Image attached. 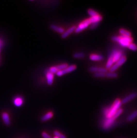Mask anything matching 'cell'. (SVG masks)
Wrapping results in <instances>:
<instances>
[{"mask_svg": "<svg viewBox=\"0 0 137 138\" xmlns=\"http://www.w3.org/2000/svg\"><path fill=\"white\" fill-rule=\"evenodd\" d=\"M121 105V100L119 99H117L110 107L105 109L103 112L105 118H110L113 117L120 109Z\"/></svg>", "mask_w": 137, "mask_h": 138, "instance_id": "6da1fadb", "label": "cell"}, {"mask_svg": "<svg viewBox=\"0 0 137 138\" xmlns=\"http://www.w3.org/2000/svg\"><path fill=\"white\" fill-rule=\"evenodd\" d=\"M111 40L114 42L119 43L121 46L124 47H128L129 44L131 43L133 40L131 37H126L123 35H121L120 36H113L111 38Z\"/></svg>", "mask_w": 137, "mask_h": 138, "instance_id": "7a4b0ae2", "label": "cell"}, {"mask_svg": "<svg viewBox=\"0 0 137 138\" xmlns=\"http://www.w3.org/2000/svg\"><path fill=\"white\" fill-rule=\"evenodd\" d=\"M122 111L123 110L121 109H120L113 117L110 118H105L103 122V128L106 130L109 129L113 125L116 119L122 113Z\"/></svg>", "mask_w": 137, "mask_h": 138, "instance_id": "3957f363", "label": "cell"}, {"mask_svg": "<svg viewBox=\"0 0 137 138\" xmlns=\"http://www.w3.org/2000/svg\"><path fill=\"white\" fill-rule=\"evenodd\" d=\"M91 22L89 18L86 19L81 22L79 24L78 27H76L75 30V32L76 33H79L81 32L82 30H85L89 25L91 24Z\"/></svg>", "mask_w": 137, "mask_h": 138, "instance_id": "277c9868", "label": "cell"}, {"mask_svg": "<svg viewBox=\"0 0 137 138\" xmlns=\"http://www.w3.org/2000/svg\"><path fill=\"white\" fill-rule=\"evenodd\" d=\"M77 68L76 66L75 65H72L69 66L67 68H65L63 70L59 71L56 74L58 76H62L67 73H70L75 70Z\"/></svg>", "mask_w": 137, "mask_h": 138, "instance_id": "5b68a950", "label": "cell"}, {"mask_svg": "<svg viewBox=\"0 0 137 138\" xmlns=\"http://www.w3.org/2000/svg\"><path fill=\"white\" fill-rule=\"evenodd\" d=\"M110 55L113 57L114 63H116L120 59V58L122 57L124 55L122 52L121 51L114 50L112 52L111 54H110Z\"/></svg>", "mask_w": 137, "mask_h": 138, "instance_id": "8992f818", "label": "cell"}, {"mask_svg": "<svg viewBox=\"0 0 137 138\" xmlns=\"http://www.w3.org/2000/svg\"><path fill=\"white\" fill-rule=\"evenodd\" d=\"M89 71L90 72L93 73H107V69L105 68H100L97 67H91L89 68Z\"/></svg>", "mask_w": 137, "mask_h": 138, "instance_id": "52a82bcc", "label": "cell"}, {"mask_svg": "<svg viewBox=\"0 0 137 138\" xmlns=\"http://www.w3.org/2000/svg\"><path fill=\"white\" fill-rule=\"evenodd\" d=\"M137 97V92H133L129 95L127 96L126 98H124L121 101V103L123 104H126V103L128 102L129 101L134 99L135 98Z\"/></svg>", "mask_w": 137, "mask_h": 138, "instance_id": "ba28073f", "label": "cell"}, {"mask_svg": "<svg viewBox=\"0 0 137 138\" xmlns=\"http://www.w3.org/2000/svg\"><path fill=\"white\" fill-rule=\"evenodd\" d=\"M46 75L47 82L48 85H51L54 83V74L49 72L48 70L47 72H46Z\"/></svg>", "mask_w": 137, "mask_h": 138, "instance_id": "9c48e42d", "label": "cell"}, {"mask_svg": "<svg viewBox=\"0 0 137 138\" xmlns=\"http://www.w3.org/2000/svg\"><path fill=\"white\" fill-rule=\"evenodd\" d=\"M76 27L75 26H73L72 27H70L69 29L64 31L62 35V38H67V37H68L70 34H71L74 31H75Z\"/></svg>", "mask_w": 137, "mask_h": 138, "instance_id": "30bf717a", "label": "cell"}, {"mask_svg": "<svg viewBox=\"0 0 137 138\" xmlns=\"http://www.w3.org/2000/svg\"><path fill=\"white\" fill-rule=\"evenodd\" d=\"M2 118L3 119L4 123L6 125H9L11 123L10 117L9 116L8 114L6 112H4L2 114Z\"/></svg>", "mask_w": 137, "mask_h": 138, "instance_id": "8fae6325", "label": "cell"}, {"mask_svg": "<svg viewBox=\"0 0 137 138\" xmlns=\"http://www.w3.org/2000/svg\"><path fill=\"white\" fill-rule=\"evenodd\" d=\"M23 99L21 97H17L14 98V105L17 107H20L23 104Z\"/></svg>", "mask_w": 137, "mask_h": 138, "instance_id": "7c38bea8", "label": "cell"}, {"mask_svg": "<svg viewBox=\"0 0 137 138\" xmlns=\"http://www.w3.org/2000/svg\"><path fill=\"white\" fill-rule=\"evenodd\" d=\"M89 59L92 61H101L103 59V56L99 55L92 54L90 55Z\"/></svg>", "mask_w": 137, "mask_h": 138, "instance_id": "4fadbf2b", "label": "cell"}, {"mask_svg": "<svg viewBox=\"0 0 137 138\" xmlns=\"http://www.w3.org/2000/svg\"><path fill=\"white\" fill-rule=\"evenodd\" d=\"M50 27H51L52 30L56 31V32L60 33V34H62L64 32V29L63 28L60 27L58 26H56L55 25H52Z\"/></svg>", "mask_w": 137, "mask_h": 138, "instance_id": "5bb4252c", "label": "cell"}, {"mask_svg": "<svg viewBox=\"0 0 137 138\" xmlns=\"http://www.w3.org/2000/svg\"><path fill=\"white\" fill-rule=\"evenodd\" d=\"M53 116H54V114L51 111L48 112L41 118V120L43 122L47 121L52 119Z\"/></svg>", "mask_w": 137, "mask_h": 138, "instance_id": "9a60e30c", "label": "cell"}, {"mask_svg": "<svg viewBox=\"0 0 137 138\" xmlns=\"http://www.w3.org/2000/svg\"><path fill=\"white\" fill-rule=\"evenodd\" d=\"M89 19L91 21V23H94L95 22H100V21L102 20V17L101 15H98L97 16L94 17H90Z\"/></svg>", "mask_w": 137, "mask_h": 138, "instance_id": "2e32d148", "label": "cell"}, {"mask_svg": "<svg viewBox=\"0 0 137 138\" xmlns=\"http://www.w3.org/2000/svg\"><path fill=\"white\" fill-rule=\"evenodd\" d=\"M113 63H114V62H113V57L112 56L110 55V57L109 58V59H108V60L107 64H106L105 68L106 69H109L111 68V67L113 64Z\"/></svg>", "mask_w": 137, "mask_h": 138, "instance_id": "e0dca14e", "label": "cell"}, {"mask_svg": "<svg viewBox=\"0 0 137 138\" xmlns=\"http://www.w3.org/2000/svg\"><path fill=\"white\" fill-rule=\"evenodd\" d=\"M126 57L125 55H123L122 57L120 58V59L118 60V61L116 62L115 64L118 66V67H120L126 61Z\"/></svg>", "mask_w": 137, "mask_h": 138, "instance_id": "ac0fdd59", "label": "cell"}, {"mask_svg": "<svg viewBox=\"0 0 137 138\" xmlns=\"http://www.w3.org/2000/svg\"><path fill=\"white\" fill-rule=\"evenodd\" d=\"M119 32L121 34V35H123L126 37H130L131 34L130 32L126 30H124L123 29H121L119 30Z\"/></svg>", "mask_w": 137, "mask_h": 138, "instance_id": "d6986e66", "label": "cell"}, {"mask_svg": "<svg viewBox=\"0 0 137 138\" xmlns=\"http://www.w3.org/2000/svg\"><path fill=\"white\" fill-rule=\"evenodd\" d=\"M118 76V75L117 73H115L114 72L113 73H105V77L108 78H115Z\"/></svg>", "mask_w": 137, "mask_h": 138, "instance_id": "ffe728a7", "label": "cell"}, {"mask_svg": "<svg viewBox=\"0 0 137 138\" xmlns=\"http://www.w3.org/2000/svg\"><path fill=\"white\" fill-rule=\"evenodd\" d=\"M88 14H89V15L91 17H94L97 16L98 15H99L98 13L96 12L93 9H89L88 10Z\"/></svg>", "mask_w": 137, "mask_h": 138, "instance_id": "44dd1931", "label": "cell"}, {"mask_svg": "<svg viewBox=\"0 0 137 138\" xmlns=\"http://www.w3.org/2000/svg\"><path fill=\"white\" fill-rule=\"evenodd\" d=\"M137 117V111H135L128 117L127 120L128 121H131L135 119Z\"/></svg>", "mask_w": 137, "mask_h": 138, "instance_id": "7402d4cb", "label": "cell"}, {"mask_svg": "<svg viewBox=\"0 0 137 138\" xmlns=\"http://www.w3.org/2000/svg\"><path fill=\"white\" fill-rule=\"evenodd\" d=\"M68 64L66 63H64V64H61L56 66V68H57L58 71H59L63 70L65 68H67L68 67Z\"/></svg>", "mask_w": 137, "mask_h": 138, "instance_id": "603a6c76", "label": "cell"}, {"mask_svg": "<svg viewBox=\"0 0 137 138\" xmlns=\"http://www.w3.org/2000/svg\"><path fill=\"white\" fill-rule=\"evenodd\" d=\"M73 56L75 59H82L85 57V54L82 52H78L73 55Z\"/></svg>", "mask_w": 137, "mask_h": 138, "instance_id": "cb8c5ba5", "label": "cell"}, {"mask_svg": "<svg viewBox=\"0 0 137 138\" xmlns=\"http://www.w3.org/2000/svg\"><path fill=\"white\" fill-rule=\"evenodd\" d=\"M128 47L129 49L133 51H137V46L134 43H130L128 46Z\"/></svg>", "mask_w": 137, "mask_h": 138, "instance_id": "d4e9b609", "label": "cell"}, {"mask_svg": "<svg viewBox=\"0 0 137 138\" xmlns=\"http://www.w3.org/2000/svg\"><path fill=\"white\" fill-rule=\"evenodd\" d=\"M94 76L96 78H104L105 77V73H97L94 74Z\"/></svg>", "mask_w": 137, "mask_h": 138, "instance_id": "484cf974", "label": "cell"}, {"mask_svg": "<svg viewBox=\"0 0 137 138\" xmlns=\"http://www.w3.org/2000/svg\"><path fill=\"white\" fill-rule=\"evenodd\" d=\"M54 134L55 136H56L59 138H66V136L65 135H63L62 134L57 130H56L54 132Z\"/></svg>", "mask_w": 137, "mask_h": 138, "instance_id": "4316f807", "label": "cell"}, {"mask_svg": "<svg viewBox=\"0 0 137 138\" xmlns=\"http://www.w3.org/2000/svg\"><path fill=\"white\" fill-rule=\"evenodd\" d=\"M49 72H50L53 74H54V73H56L57 72H58V70L57 69V68H56V66H53L51 67L50 68H49L48 70Z\"/></svg>", "mask_w": 137, "mask_h": 138, "instance_id": "83f0119b", "label": "cell"}, {"mask_svg": "<svg viewBox=\"0 0 137 138\" xmlns=\"http://www.w3.org/2000/svg\"><path fill=\"white\" fill-rule=\"evenodd\" d=\"M118 66L117 65H116V64H113L111 67V68L109 69V71L110 72H111V73H113L116 70H117L118 69Z\"/></svg>", "mask_w": 137, "mask_h": 138, "instance_id": "f1b7e54d", "label": "cell"}, {"mask_svg": "<svg viewBox=\"0 0 137 138\" xmlns=\"http://www.w3.org/2000/svg\"><path fill=\"white\" fill-rule=\"evenodd\" d=\"M99 24V22H95V23H92L90 26V28L91 29H94L96 28H97V26H98Z\"/></svg>", "mask_w": 137, "mask_h": 138, "instance_id": "f546056e", "label": "cell"}, {"mask_svg": "<svg viewBox=\"0 0 137 138\" xmlns=\"http://www.w3.org/2000/svg\"><path fill=\"white\" fill-rule=\"evenodd\" d=\"M42 136H43V137L44 138H52L49 136V135H48L47 133L45 132H44L42 133Z\"/></svg>", "mask_w": 137, "mask_h": 138, "instance_id": "4dcf8cb0", "label": "cell"}, {"mask_svg": "<svg viewBox=\"0 0 137 138\" xmlns=\"http://www.w3.org/2000/svg\"><path fill=\"white\" fill-rule=\"evenodd\" d=\"M4 45V42L0 38V47Z\"/></svg>", "mask_w": 137, "mask_h": 138, "instance_id": "1f68e13d", "label": "cell"}, {"mask_svg": "<svg viewBox=\"0 0 137 138\" xmlns=\"http://www.w3.org/2000/svg\"><path fill=\"white\" fill-rule=\"evenodd\" d=\"M54 138H59L58 137H56V136H55Z\"/></svg>", "mask_w": 137, "mask_h": 138, "instance_id": "d6a6232c", "label": "cell"}, {"mask_svg": "<svg viewBox=\"0 0 137 138\" xmlns=\"http://www.w3.org/2000/svg\"></svg>", "mask_w": 137, "mask_h": 138, "instance_id": "836d02e7", "label": "cell"}]
</instances>
